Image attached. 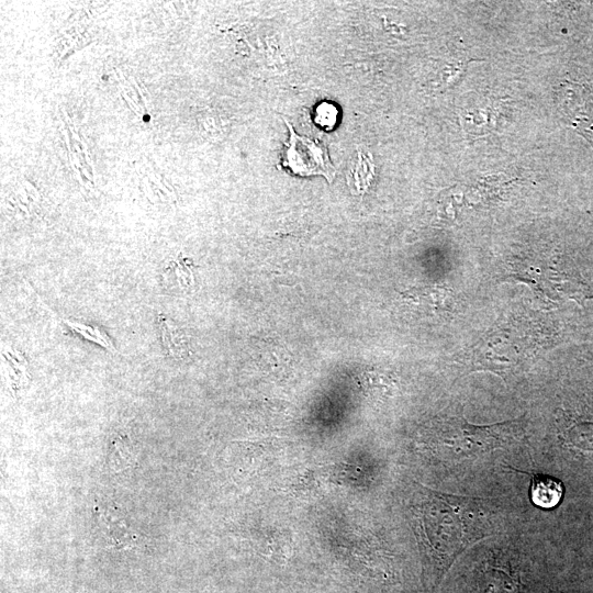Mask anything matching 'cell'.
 Segmentation results:
<instances>
[{
  "mask_svg": "<svg viewBox=\"0 0 593 593\" xmlns=\"http://www.w3.org/2000/svg\"><path fill=\"white\" fill-rule=\"evenodd\" d=\"M416 510L417 534L434 588L470 545L490 536L491 510L478 497L424 488Z\"/></svg>",
  "mask_w": 593,
  "mask_h": 593,
  "instance_id": "1",
  "label": "cell"
},
{
  "mask_svg": "<svg viewBox=\"0 0 593 593\" xmlns=\"http://www.w3.org/2000/svg\"><path fill=\"white\" fill-rule=\"evenodd\" d=\"M544 333L525 317H508L483 334L465 354L470 371H490L504 380L542 350Z\"/></svg>",
  "mask_w": 593,
  "mask_h": 593,
  "instance_id": "2",
  "label": "cell"
},
{
  "mask_svg": "<svg viewBox=\"0 0 593 593\" xmlns=\"http://www.w3.org/2000/svg\"><path fill=\"white\" fill-rule=\"evenodd\" d=\"M521 421L513 419L492 425H473L462 416L438 419L432 427V443L447 458H474L514 443Z\"/></svg>",
  "mask_w": 593,
  "mask_h": 593,
  "instance_id": "3",
  "label": "cell"
},
{
  "mask_svg": "<svg viewBox=\"0 0 593 593\" xmlns=\"http://www.w3.org/2000/svg\"><path fill=\"white\" fill-rule=\"evenodd\" d=\"M289 138L281 156V164L294 175L302 177L323 176L332 182L335 168L331 161L327 147L316 139L299 135L286 120Z\"/></svg>",
  "mask_w": 593,
  "mask_h": 593,
  "instance_id": "4",
  "label": "cell"
},
{
  "mask_svg": "<svg viewBox=\"0 0 593 593\" xmlns=\"http://www.w3.org/2000/svg\"><path fill=\"white\" fill-rule=\"evenodd\" d=\"M99 522L110 545L116 548H130L135 545L137 537L121 516L120 511L112 507H100Z\"/></svg>",
  "mask_w": 593,
  "mask_h": 593,
  "instance_id": "5",
  "label": "cell"
},
{
  "mask_svg": "<svg viewBox=\"0 0 593 593\" xmlns=\"http://www.w3.org/2000/svg\"><path fill=\"white\" fill-rule=\"evenodd\" d=\"M563 493V483L556 477L546 473L532 475L530 499L536 506L553 508L561 502Z\"/></svg>",
  "mask_w": 593,
  "mask_h": 593,
  "instance_id": "6",
  "label": "cell"
},
{
  "mask_svg": "<svg viewBox=\"0 0 593 593\" xmlns=\"http://www.w3.org/2000/svg\"><path fill=\"white\" fill-rule=\"evenodd\" d=\"M42 306L49 313V315L54 320L58 321L60 324L66 326L70 332L79 335L86 340H89L91 343H94L103 347L105 350L112 354H118V350L115 346L113 345L111 338L99 326L93 325V324L80 323L77 321L69 320V318H63L56 315L55 312H53L49 307L45 305V303H42Z\"/></svg>",
  "mask_w": 593,
  "mask_h": 593,
  "instance_id": "7",
  "label": "cell"
},
{
  "mask_svg": "<svg viewBox=\"0 0 593 593\" xmlns=\"http://www.w3.org/2000/svg\"><path fill=\"white\" fill-rule=\"evenodd\" d=\"M158 321L165 349L175 359L184 358L188 354V346L183 333L163 314H159Z\"/></svg>",
  "mask_w": 593,
  "mask_h": 593,
  "instance_id": "8",
  "label": "cell"
},
{
  "mask_svg": "<svg viewBox=\"0 0 593 593\" xmlns=\"http://www.w3.org/2000/svg\"><path fill=\"white\" fill-rule=\"evenodd\" d=\"M109 460L115 471L126 469L135 462L136 456L127 435L118 433L112 437Z\"/></svg>",
  "mask_w": 593,
  "mask_h": 593,
  "instance_id": "9",
  "label": "cell"
},
{
  "mask_svg": "<svg viewBox=\"0 0 593 593\" xmlns=\"http://www.w3.org/2000/svg\"><path fill=\"white\" fill-rule=\"evenodd\" d=\"M1 355L11 384L15 385L23 383L29 377L27 362L24 356L7 344L2 345Z\"/></svg>",
  "mask_w": 593,
  "mask_h": 593,
  "instance_id": "10",
  "label": "cell"
},
{
  "mask_svg": "<svg viewBox=\"0 0 593 593\" xmlns=\"http://www.w3.org/2000/svg\"><path fill=\"white\" fill-rule=\"evenodd\" d=\"M338 109L332 102H321L316 105L314 110V122L321 128L331 131L337 124Z\"/></svg>",
  "mask_w": 593,
  "mask_h": 593,
  "instance_id": "11",
  "label": "cell"
},
{
  "mask_svg": "<svg viewBox=\"0 0 593 593\" xmlns=\"http://www.w3.org/2000/svg\"><path fill=\"white\" fill-rule=\"evenodd\" d=\"M177 281L184 288H189L193 283V275L191 268L184 264H178L174 269Z\"/></svg>",
  "mask_w": 593,
  "mask_h": 593,
  "instance_id": "12",
  "label": "cell"
}]
</instances>
